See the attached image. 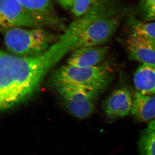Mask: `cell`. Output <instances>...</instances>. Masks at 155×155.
<instances>
[{
	"mask_svg": "<svg viewBox=\"0 0 155 155\" xmlns=\"http://www.w3.org/2000/svg\"><path fill=\"white\" fill-rule=\"evenodd\" d=\"M76 48L75 40L62 34L49 49L37 57L22 58L1 51V110H8L31 99L51 69Z\"/></svg>",
	"mask_w": 155,
	"mask_h": 155,
	"instance_id": "6da1fadb",
	"label": "cell"
},
{
	"mask_svg": "<svg viewBox=\"0 0 155 155\" xmlns=\"http://www.w3.org/2000/svg\"><path fill=\"white\" fill-rule=\"evenodd\" d=\"M4 33V43L9 51L22 58L44 54L60 38L44 28H13Z\"/></svg>",
	"mask_w": 155,
	"mask_h": 155,
	"instance_id": "7a4b0ae2",
	"label": "cell"
},
{
	"mask_svg": "<svg viewBox=\"0 0 155 155\" xmlns=\"http://www.w3.org/2000/svg\"><path fill=\"white\" fill-rule=\"evenodd\" d=\"M113 70L107 63L93 67L79 68L66 65L53 71L50 78L53 86L69 84L96 90L101 92L111 83Z\"/></svg>",
	"mask_w": 155,
	"mask_h": 155,
	"instance_id": "3957f363",
	"label": "cell"
},
{
	"mask_svg": "<svg viewBox=\"0 0 155 155\" xmlns=\"http://www.w3.org/2000/svg\"><path fill=\"white\" fill-rule=\"evenodd\" d=\"M66 110L79 119L90 117L94 111L95 102L101 92L69 84L54 86Z\"/></svg>",
	"mask_w": 155,
	"mask_h": 155,
	"instance_id": "277c9868",
	"label": "cell"
},
{
	"mask_svg": "<svg viewBox=\"0 0 155 155\" xmlns=\"http://www.w3.org/2000/svg\"><path fill=\"white\" fill-rule=\"evenodd\" d=\"M0 25L4 32L16 28H51L47 22L16 0H0Z\"/></svg>",
	"mask_w": 155,
	"mask_h": 155,
	"instance_id": "5b68a950",
	"label": "cell"
},
{
	"mask_svg": "<svg viewBox=\"0 0 155 155\" xmlns=\"http://www.w3.org/2000/svg\"><path fill=\"white\" fill-rule=\"evenodd\" d=\"M122 0H98L80 17L76 18L65 31L74 36H78L87 27L101 19L124 14Z\"/></svg>",
	"mask_w": 155,
	"mask_h": 155,
	"instance_id": "8992f818",
	"label": "cell"
},
{
	"mask_svg": "<svg viewBox=\"0 0 155 155\" xmlns=\"http://www.w3.org/2000/svg\"><path fill=\"white\" fill-rule=\"evenodd\" d=\"M123 14L99 20L78 36V48L99 46L108 41L120 25Z\"/></svg>",
	"mask_w": 155,
	"mask_h": 155,
	"instance_id": "52a82bcc",
	"label": "cell"
},
{
	"mask_svg": "<svg viewBox=\"0 0 155 155\" xmlns=\"http://www.w3.org/2000/svg\"><path fill=\"white\" fill-rule=\"evenodd\" d=\"M125 45L130 60L155 64V40L131 31Z\"/></svg>",
	"mask_w": 155,
	"mask_h": 155,
	"instance_id": "ba28073f",
	"label": "cell"
},
{
	"mask_svg": "<svg viewBox=\"0 0 155 155\" xmlns=\"http://www.w3.org/2000/svg\"><path fill=\"white\" fill-rule=\"evenodd\" d=\"M134 97L128 89L121 87L111 93L103 103V107L107 117L116 119L130 114Z\"/></svg>",
	"mask_w": 155,
	"mask_h": 155,
	"instance_id": "9c48e42d",
	"label": "cell"
},
{
	"mask_svg": "<svg viewBox=\"0 0 155 155\" xmlns=\"http://www.w3.org/2000/svg\"><path fill=\"white\" fill-rule=\"evenodd\" d=\"M20 5L48 22L51 29L64 31L67 26L57 15L52 0H16Z\"/></svg>",
	"mask_w": 155,
	"mask_h": 155,
	"instance_id": "30bf717a",
	"label": "cell"
},
{
	"mask_svg": "<svg viewBox=\"0 0 155 155\" xmlns=\"http://www.w3.org/2000/svg\"><path fill=\"white\" fill-rule=\"evenodd\" d=\"M108 51V47L102 46L78 48L71 52L67 65L79 68L96 66L104 60Z\"/></svg>",
	"mask_w": 155,
	"mask_h": 155,
	"instance_id": "8fae6325",
	"label": "cell"
},
{
	"mask_svg": "<svg viewBox=\"0 0 155 155\" xmlns=\"http://www.w3.org/2000/svg\"><path fill=\"white\" fill-rule=\"evenodd\" d=\"M130 113L137 120L147 122L155 117V95L136 92Z\"/></svg>",
	"mask_w": 155,
	"mask_h": 155,
	"instance_id": "7c38bea8",
	"label": "cell"
},
{
	"mask_svg": "<svg viewBox=\"0 0 155 155\" xmlns=\"http://www.w3.org/2000/svg\"><path fill=\"white\" fill-rule=\"evenodd\" d=\"M134 83L136 92L155 95V64H142L134 74Z\"/></svg>",
	"mask_w": 155,
	"mask_h": 155,
	"instance_id": "4fadbf2b",
	"label": "cell"
},
{
	"mask_svg": "<svg viewBox=\"0 0 155 155\" xmlns=\"http://www.w3.org/2000/svg\"><path fill=\"white\" fill-rule=\"evenodd\" d=\"M139 147L142 155H155V119L149 122L142 133Z\"/></svg>",
	"mask_w": 155,
	"mask_h": 155,
	"instance_id": "5bb4252c",
	"label": "cell"
},
{
	"mask_svg": "<svg viewBox=\"0 0 155 155\" xmlns=\"http://www.w3.org/2000/svg\"><path fill=\"white\" fill-rule=\"evenodd\" d=\"M129 17L127 23L132 32L155 40V22H144L134 16Z\"/></svg>",
	"mask_w": 155,
	"mask_h": 155,
	"instance_id": "9a60e30c",
	"label": "cell"
},
{
	"mask_svg": "<svg viewBox=\"0 0 155 155\" xmlns=\"http://www.w3.org/2000/svg\"><path fill=\"white\" fill-rule=\"evenodd\" d=\"M98 0H75L71 9L76 18L81 16Z\"/></svg>",
	"mask_w": 155,
	"mask_h": 155,
	"instance_id": "2e32d148",
	"label": "cell"
},
{
	"mask_svg": "<svg viewBox=\"0 0 155 155\" xmlns=\"http://www.w3.org/2000/svg\"><path fill=\"white\" fill-rule=\"evenodd\" d=\"M62 7L65 9L71 10L75 0H55Z\"/></svg>",
	"mask_w": 155,
	"mask_h": 155,
	"instance_id": "e0dca14e",
	"label": "cell"
},
{
	"mask_svg": "<svg viewBox=\"0 0 155 155\" xmlns=\"http://www.w3.org/2000/svg\"><path fill=\"white\" fill-rule=\"evenodd\" d=\"M155 5V0H142L138 8H145Z\"/></svg>",
	"mask_w": 155,
	"mask_h": 155,
	"instance_id": "ac0fdd59",
	"label": "cell"
}]
</instances>
